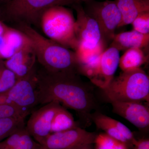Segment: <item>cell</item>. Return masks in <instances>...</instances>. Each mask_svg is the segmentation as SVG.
Returning <instances> with one entry per match:
<instances>
[{
	"mask_svg": "<svg viewBox=\"0 0 149 149\" xmlns=\"http://www.w3.org/2000/svg\"><path fill=\"white\" fill-rule=\"evenodd\" d=\"M76 72H54L40 66L36 79L38 104L58 102L75 111L87 121L95 105L91 88Z\"/></svg>",
	"mask_w": 149,
	"mask_h": 149,
	"instance_id": "1",
	"label": "cell"
},
{
	"mask_svg": "<svg viewBox=\"0 0 149 149\" xmlns=\"http://www.w3.org/2000/svg\"><path fill=\"white\" fill-rule=\"evenodd\" d=\"M19 30L29 39L40 66L52 72L79 73L74 51L44 37L28 24L20 23Z\"/></svg>",
	"mask_w": 149,
	"mask_h": 149,
	"instance_id": "2",
	"label": "cell"
},
{
	"mask_svg": "<svg viewBox=\"0 0 149 149\" xmlns=\"http://www.w3.org/2000/svg\"><path fill=\"white\" fill-rule=\"evenodd\" d=\"M109 102H146L149 101V78L141 68L123 71L113 77L109 85L103 89Z\"/></svg>",
	"mask_w": 149,
	"mask_h": 149,
	"instance_id": "3",
	"label": "cell"
},
{
	"mask_svg": "<svg viewBox=\"0 0 149 149\" xmlns=\"http://www.w3.org/2000/svg\"><path fill=\"white\" fill-rule=\"evenodd\" d=\"M75 21L72 10L63 6H55L43 13L40 24L49 39L74 52L79 45L74 32Z\"/></svg>",
	"mask_w": 149,
	"mask_h": 149,
	"instance_id": "4",
	"label": "cell"
},
{
	"mask_svg": "<svg viewBox=\"0 0 149 149\" xmlns=\"http://www.w3.org/2000/svg\"><path fill=\"white\" fill-rule=\"evenodd\" d=\"M84 3V10L97 22L102 40L107 46L113 40L115 31L121 21V14L115 0L104 1L91 0Z\"/></svg>",
	"mask_w": 149,
	"mask_h": 149,
	"instance_id": "5",
	"label": "cell"
},
{
	"mask_svg": "<svg viewBox=\"0 0 149 149\" xmlns=\"http://www.w3.org/2000/svg\"><path fill=\"white\" fill-rule=\"evenodd\" d=\"M120 57L119 51L110 47L91 64L79 70V73L85 75L94 85L103 90L114 77Z\"/></svg>",
	"mask_w": 149,
	"mask_h": 149,
	"instance_id": "6",
	"label": "cell"
},
{
	"mask_svg": "<svg viewBox=\"0 0 149 149\" xmlns=\"http://www.w3.org/2000/svg\"><path fill=\"white\" fill-rule=\"evenodd\" d=\"M64 0H10L6 12L14 21L30 25L40 24V18L47 10L55 6H63Z\"/></svg>",
	"mask_w": 149,
	"mask_h": 149,
	"instance_id": "7",
	"label": "cell"
},
{
	"mask_svg": "<svg viewBox=\"0 0 149 149\" xmlns=\"http://www.w3.org/2000/svg\"><path fill=\"white\" fill-rule=\"evenodd\" d=\"M37 66L24 77L17 78L15 84L5 94L9 104L30 113L38 104L36 74Z\"/></svg>",
	"mask_w": 149,
	"mask_h": 149,
	"instance_id": "8",
	"label": "cell"
},
{
	"mask_svg": "<svg viewBox=\"0 0 149 149\" xmlns=\"http://www.w3.org/2000/svg\"><path fill=\"white\" fill-rule=\"evenodd\" d=\"M45 105L32 113L25 126L27 133L42 146L51 133L54 116L61 106L59 103L56 101Z\"/></svg>",
	"mask_w": 149,
	"mask_h": 149,
	"instance_id": "9",
	"label": "cell"
},
{
	"mask_svg": "<svg viewBox=\"0 0 149 149\" xmlns=\"http://www.w3.org/2000/svg\"><path fill=\"white\" fill-rule=\"evenodd\" d=\"M97 135L79 127L52 133L46 139L43 146L47 149H74L95 143Z\"/></svg>",
	"mask_w": 149,
	"mask_h": 149,
	"instance_id": "10",
	"label": "cell"
},
{
	"mask_svg": "<svg viewBox=\"0 0 149 149\" xmlns=\"http://www.w3.org/2000/svg\"><path fill=\"white\" fill-rule=\"evenodd\" d=\"M72 5L77 15L74 32L79 45L93 48L103 42L98 24L95 20L86 13L81 3H74Z\"/></svg>",
	"mask_w": 149,
	"mask_h": 149,
	"instance_id": "11",
	"label": "cell"
},
{
	"mask_svg": "<svg viewBox=\"0 0 149 149\" xmlns=\"http://www.w3.org/2000/svg\"><path fill=\"white\" fill-rule=\"evenodd\" d=\"M114 113L123 118L140 129H145L149 125L148 107L141 102H109Z\"/></svg>",
	"mask_w": 149,
	"mask_h": 149,
	"instance_id": "12",
	"label": "cell"
},
{
	"mask_svg": "<svg viewBox=\"0 0 149 149\" xmlns=\"http://www.w3.org/2000/svg\"><path fill=\"white\" fill-rule=\"evenodd\" d=\"M91 119L98 128L103 130L107 135L133 148L137 140L126 125L100 113L91 114Z\"/></svg>",
	"mask_w": 149,
	"mask_h": 149,
	"instance_id": "13",
	"label": "cell"
},
{
	"mask_svg": "<svg viewBox=\"0 0 149 149\" xmlns=\"http://www.w3.org/2000/svg\"><path fill=\"white\" fill-rule=\"evenodd\" d=\"M36 61L35 52L30 45L17 51L3 63L14 73L17 79L28 74L36 65Z\"/></svg>",
	"mask_w": 149,
	"mask_h": 149,
	"instance_id": "14",
	"label": "cell"
},
{
	"mask_svg": "<svg viewBox=\"0 0 149 149\" xmlns=\"http://www.w3.org/2000/svg\"><path fill=\"white\" fill-rule=\"evenodd\" d=\"M149 34H143L135 30L115 34L110 44L118 50L126 51L133 48L148 47Z\"/></svg>",
	"mask_w": 149,
	"mask_h": 149,
	"instance_id": "15",
	"label": "cell"
},
{
	"mask_svg": "<svg viewBox=\"0 0 149 149\" xmlns=\"http://www.w3.org/2000/svg\"><path fill=\"white\" fill-rule=\"evenodd\" d=\"M121 15L118 27L132 23L142 13L149 11V0H115Z\"/></svg>",
	"mask_w": 149,
	"mask_h": 149,
	"instance_id": "16",
	"label": "cell"
},
{
	"mask_svg": "<svg viewBox=\"0 0 149 149\" xmlns=\"http://www.w3.org/2000/svg\"><path fill=\"white\" fill-rule=\"evenodd\" d=\"M147 57L142 49L133 48L127 50L119 61V66L123 71L141 68L147 61Z\"/></svg>",
	"mask_w": 149,
	"mask_h": 149,
	"instance_id": "17",
	"label": "cell"
},
{
	"mask_svg": "<svg viewBox=\"0 0 149 149\" xmlns=\"http://www.w3.org/2000/svg\"><path fill=\"white\" fill-rule=\"evenodd\" d=\"M107 47V45L104 42L93 48L87 47L79 45L74 51L78 61V72L79 70L88 66L97 59L106 49Z\"/></svg>",
	"mask_w": 149,
	"mask_h": 149,
	"instance_id": "18",
	"label": "cell"
},
{
	"mask_svg": "<svg viewBox=\"0 0 149 149\" xmlns=\"http://www.w3.org/2000/svg\"><path fill=\"white\" fill-rule=\"evenodd\" d=\"M77 127L78 126L72 115L61 106L54 116L51 126V133L70 130Z\"/></svg>",
	"mask_w": 149,
	"mask_h": 149,
	"instance_id": "19",
	"label": "cell"
},
{
	"mask_svg": "<svg viewBox=\"0 0 149 149\" xmlns=\"http://www.w3.org/2000/svg\"><path fill=\"white\" fill-rule=\"evenodd\" d=\"M5 44L10 46L17 51L31 45L28 38L19 29L9 27L5 34Z\"/></svg>",
	"mask_w": 149,
	"mask_h": 149,
	"instance_id": "20",
	"label": "cell"
},
{
	"mask_svg": "<svg viewBox=\"0 0 149 149\" xmlns=\"http://www.w3.org/2000/svg\"><path fill=\"white\" fill-rule=\"evenodd\" d=\"M24 119L22 118L0 119V142L17 130L25 128Z\"/></svg>",
	"mask_w": 149,
	"mask_h": 149,
	"instance_id": "21",
	"label": "cell"
},
{
	"mask_svg": "<svg viewBox=\"0 0 149 149\" xmlns=\"http://www.w3.org/2000/svg\"><path fill=\"white\" fill-rule=\"evenodd\" d=\"M95 149H128L126 144L113 139L105 133L97 136Z\"/></svg>",
	"mask_w": 149,
	"mask_h": 149,
	"instance_id": "22",
	"label": "cell"
},
{
	"mask_svg": "<svg viewBox=\"0 0 149 149\" xmlns=\"http://www.w3.org/2000/svg\"><path fill=\"white\" fill-rule=\"evenodd\" d=\"M17 77L8 69L3 62L0 61V94L6 93L15 84Z\"/></svg>",
	"mask_w": 149,
	"mask_h": 149,
	"instance_id": "23",
	"label": "cell"
},
{
	"mask_svg": "<svg viewBox=\"0 0 149 149\" xmlns=\"http://www.w3.org/2000/svg\"><path fill=\"white\" fill-rule=\"evenodd\" d=\"M29 113L13 104H0V119L9 118H25Z\"/></svg>",
	"mask_w": 149,
	"mask_h": 149,
	"instance_id": "24",
	"label": "cell"
},
{
	"mask_svg": "<svg viewBox=\"0 0 149 149\" xmlns=\"http://www.w3.org/2000/svg\"><path fill=\"white\" fill-rule=\"evenodd\" d=\"M131 24L133 30L143 34H149V11L140 13Z\"/></svg>",
	"mask_w": 149,
	"mask_h": 149,
	"instance_id": "25",
	"label": "cell"
},
{
	"mask_svg": "<svg viewBox=\"0 0 149 149\" xmlns=\"http://www.w3.org/2000/svg\"><path fill=\"white\" fill-rule=\"evenodd\" d=\"M26 128L17 130L0 142V149H13L19 142L22 137L27 132Z\"/></svg>",
	"mask_w": 149,
	"mask_h": 149,
	"instance_id": "26",
	"label": "cell"
},
{
	"mask_svg": "<svg viewBox=\"0 0 149 149\" xmlns=\"http://www.w3.org/2000/svg\"><path fill=\"white\" fill-rule=\"evenodd\" d=\"M38 144L27 132L13 149H33Z\"/></svg>",
	"mask_w": 149,
	"mask_h": 149,
	"instance_id": "27",
	"label": "cell"
},
{
	"mask_svg": "<svg viewBox=\"0 0 149 149\" xmlns=\"http://www.w3.org/2000/svg\"><path fill=\"white\" fill-rule=\"evenodd\" d=\"M134 149H149L148 139L137 140L133 146Z\"/></svg>",
	"mask_w": 149,
	"mask_h": 149,
	"instance_id": "28",
	"label": "cell"
},
{
	"mask_svg": "<svg viewBox=\"0 0 149 149\" xmlns=\"http://www.w3.org/2000/svg\"><path fill=\"white\" fill-rule=\"evenodd\" d=\"M91 0H64L63 6L73 4L74 3H85Z\"/></svg>",
	"mask_w": 149,
	"mask_h": 149,
	"instance_id": "29",
	"label": "cell"
},
{
	"mask_svg": "<svg viewBox=\"0 0 149 149\" xmlns=\"http://www.w3.org/2000/svg\"><path fill=\"white\" fill-rule=\"evenodd\" d=\"M8 27L6 24L0 21V37L4 35Z\"/></svg>",
	"mask_w": 149,
	"mask_h": 149,
	"instance_id": "30",
	"label": "cell"
},
{
	"mask_svg": "<svg viewBox=\"0 0 149 149\" xmlns=\"http://www.w3.org/2000/svg\"><path fill=\"white\" fill-rule=\"evenodd\" d=\"M93 145V144H87V145H83L78 147L74 149H94Z\"/></svg>",
	"mask_w": 149,
	"mask_h": 149,
	"instance_id": "31",
	"label": "cell"
},
{
	"mask_svg": "<svg viewBox=\"0 0 149 149\" xmlns=\"http://www.w3.org/2000/svg\"><path fill=\"white\" fill-rule=\"evenodd\" d=\"M33 149H47L43 146H41L40 144L38 143Z\"/></svg>",
	"mask_w": 149,
	"mask_h": 149,
	"instance_id": "32",
	"label": "cell"
}]
</instances>
